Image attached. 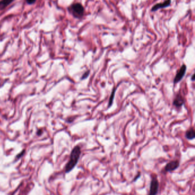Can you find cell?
Instances as JSON below:
<instances>
[{
    "label": "cell",
    "mask_w": 195,
    "mask_h": 195,
    "mask_svg": "<svg viewBox=\"0 0 195 195\" xmlns=\"http://www.w3.org/2000/svg\"><path fill=\"white\" fill-rule=\"evenodd\" d=\"M81 148L79 145L75 146L71 151L70 158L68 162L65 167V171L66 173L71 172L77 164L81 156Z\"/></svg>",
    "instance_id": "1"
},
{
    "label": "cell",
    "mask_w": 195,
    "mask_h": 195,
    "mask_svg": "<svg viewBox=\"0 0 195 195\" xmlns=\"http://www.w3.org/2000/svg\"><path fill=\"white\" fill-rule=\"evenodd\" d=\"M69 12L76 18L80 19L83 17L85 12L84 6L80 3H74L68 8Z\"/></svg>",
    "instance_id": "2"
},
{
    "label": "cell",
    "mask_w": 195,
    "mask_h": 195,
    "mask_svg": "<svg viewBox=\"0 0 195 195\" xmlns=\"http://www.w3.org/2000/svg\"><path fill=\"white\" fill-rule=\"evenodd\" d=\"M159 183L157 180V176H155L152 177L151 184H150V190L149 195H156L159 192Z\"/></svg>",
    "instance_id": "3"
},
{
    "label": "cell",
    "mask_w": 195,
    "mask_h": 195,
    "mask_svg": "<svg viewBox=\"0 0 195 195\" xmlns=\"http://www.w3.org/2000/svg\"><path fill=\"white\" fill-rule=\"evenodd\" d=\"M186 70H187V66L185 65H183V66H181L179 70L177 71L174 78L173 81L174 84H177L182 80V79L183 78V77L185 74Z\"/></svg>",
    "instance_id": "4"
},
{
    "label": "cell",
    "mask_w": 195,
    "mask_h": 195,
    "mask_svg": "<svg viewBox=\"0 0 195 195\" xmlns=\"http://www.w3.org/2000/svg\"><path fill=\"white\" fill-rule=\"evenodd\" d=\"M180 166V163L178 160H173L169 162L164 168L165 171L167 172H171L175 171Z\"/></svg>",
    "instance_id": "5"
},
{
    "label": "cell",
    "mask_w": 195,
    "mask_h": 195,
    "mask_svg": "<svg viewBox=\"0 0 195 195\" xmlns=\"http://www.w3.org/2000/svg\"><path fill=\"white\" fill-rule=\"evenodd\" d=\"M171 3V0H166L163 2L161 3H159L154 5L152 7L151 10L152 12H155L158 10L159 9H163V8H166L168 6H169Z\"/></svg>",
    "instance_id": "6"
},
{
    "label": "cell",
    "mask_w": 195,
    "mask_h": 195,
    "mask_svg": "<svg viewBox=\"0 0 195 195\" xmlns=\"http://www.w3.org/2000/svg\"><path fill=\"white\" fill-rule=\"evenodd\" d=\"M184 103V99L180 94H178L173 101V105L177 108H180Z\"/></svg>",
    "instance_id": "7"
},
{
    "label": "cell",
    "mask_w": 195,
    "mask_h": 195,
    "mask_svg": "<svg viewBox=\"0 0 195 195\" xmlns=\"http://www.w3.org/2000/svg\"><path fill=\"white\" fill-rule=\"evenodd\" d=\"M14 0H1L0 1V10H3L8 7Z\"/></svg>",
    "instance_id": "8"
},
{
    "label": "cell",
    "mask_w": 195,
    "mask_h": 195,
    "mask_svg": "<svg viewBox=\"0 0 195 195\" xmlns=\"http://www.w3.org/2000/svg\"><path fill=\"white\" fill-rule=\"evenodd\" d=\"M185 138L188 140H193L195 138V130L193 128L190 129L186 132Z\"/></svg>",
    "instance_id": "9"
},
{
    "label": "cell",
    "mask_w": 195,
    "mask_h": 195,
    "mask_svg": "<svg viewBox=\"0 0 195 195\" xmlns=\"http://www.w3.org/2000/svg\"><path fill=\"white\" fill-rule=\"evenodd\" d=\"M116 88H114L112 90L111 95V96H110L109 100V103H108V108L111 107L112 106V105H113V100H114V95H115V92H116Z\"/></svg>",
    "instance_id": "10"
},
{
    "label": "cell",
    "mask_w": 195,
    "mask_h": 195,
    "mask_svg": "<svg viewBox=\"0 0 195 195\" xmlns=\"http://www.w3.org/2000/svg\"><path fill=\"white\" fill-rule=\"evenodd\" d=\"M25 152V150L24 149V150H23L20 153H19V154L16 156V160H18L19 159H20L21 157H23V156L24 155Z\"/></svg>",
    "instance_id": "11"
},
{
    "label": "cell",
    "mask_w": 195,
    "mask_h": 195,
    "mask_svg": "<svg viewBox=\"0 0 195 195\" xmlns=\"http://www.w3.org/2000/svg\"><path fill=\"white\" fill-rule=\"evenodd\" d=\"M89 73H90V71H89V70L86 71L84 73V74L83 75V76H82V77H81V79L83 80V79H86V78L89 77Z\"/></svg>",
    "instance_id": "12"
},
{
    "label": "cell",
    "mask_w": 195,
    "mask_h": 195,
    "mask_svg": "<svg viewBox=\"0 0 195 195\" xmlns=\"http://www.w3.org/2000/svg\"><path fill=\"white\" fill-rule=\"evenodd\" d=\"M36 1L37 0H26V2L28 5H33L36 2Z\"/></svg>",
    "instance_id": "13"
},
{
    "label": "cell",
    "mask_w": 195,
    "mask_h": 195,
    "mask_svg": "<svg viewBox=\"0 0 195 195\" xmlns=\"http://www.w3.org/2000/svg\"><path fill=\"white\" fill-rule=\"evenodd\" d=\"M195 74H194L193 75H192V78H191V80L192 81H194V80H195Z\"/></svg>",
    "instance_id": "14"
},
{
    "label": "cell",
    "mask_w": 195,
    "mask_h": 195,
    "mask_svg": "<svg viewBox=\"0 0 195 195\" xmlns=\"http://www.w3.org/2000/svg\"><path fill=\"white\" fill-rule=\"evenodd\" d=\"M140 176V173H139V175H138V176H136V177H135V180H134V181H135V180H137V179H139V178Z\"/></svg>",
    "instance_id": "15"
}]
</instances>
